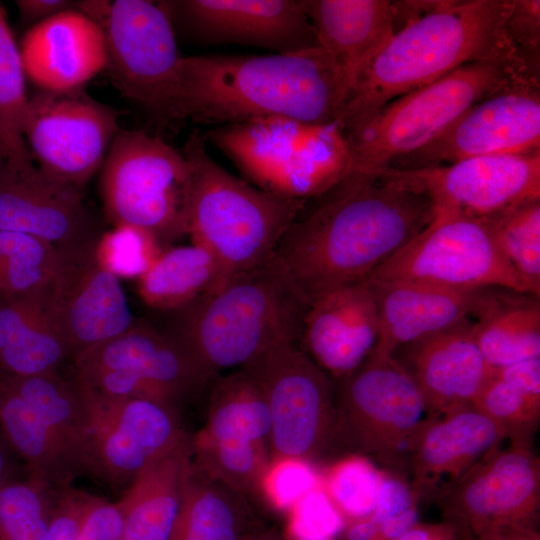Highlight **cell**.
Masks as SVG:
<instances>
[{"instance_id": "6da1fadb", "label": "cell", "mask_w": 540, "mask_h": 540, "mask_svg": "<svg viewBox=\"0 0 540 540\" xmlns=\"http://www.w3.org/2000/svg\"><path fill=\"white\" fill-rule=\"evenodd\" d=\"M433 215L427 195L388 177L353 172L305 203L274 256L310 306L364 281Z\"/></svg>"}, {"instance_id": "7a4b0ae2", "label": "cell", "mask_w": 540, "mask_h": 540, "mask_svg": "<svg viewBox=\"0 0 540 540\" xmlns=\"http://www.w3.org/2000/svg\"><path fill=\"white\" fill-rule=\"evenodd\" d=\"M348 93L340 66L320 46L264 56H181L175 109L180 125L266 117L324 125L338 122Z\"/></svg>"}, {"instance_id": "3957f363", "label": "cell", "mask_w": 540, "mask_h": 540, "mask_svg": "<svg viewBox=\"0 0 540 540\" xmlns=\"http://www.w3.org/2000/svg\"><path fill=\"white\" fill-rule=\"evenodd\" d=\"M511 1H442L397 31L349 92L338 119L343 132L466 64L513 58L525 65L505 31Z\"/></svg>"}, {"instance_id": "277c9868", "label": "cell", "mask_w": 540, "mask_h": 540, "mask_svg": "<svg viewBox=\"0 0 540 540\" xmlns=\"http://www.w3.org/2000/svg\"><path fill=\"white\" fill-rule=\"evenodd\" d=\"M309 305L273 256L169 311L163 330L210 381L283 342L299 344Z\"/></svg>"}, {"instance_id": "5b68a950", "label": "cell", "mask_w": 540, "mask_h": 540, "mask_svg": "<svg viewBox=\"0 0 540 540\" xmlns=\"http://www.w3.org/2000/svg\"><path fill=\"white\" fill-rule=\"evenodd\" d=\"M182 152L191 171L188 234L216 260L222 280L270 260L307 201L264 191L215 162L199 132Z\"/></svg>"}, {"instance_id": "8992f818", "label": "cell", "mask_w": 540, "mask_h": 540, "mask_svg": "<svg viewBox=\"0 0 540 540\" xmlns=\"http://www.w3.org/2000/svg\"><path fill=\"white\" fill-rule=\"evenodd\" d=\"M202 136L249 183L286 198L311 200L352 172L348 143L338 122L316 125L266 117L212 127Z\"/></svg>"}, {"instance_id": "52a82bcc", "label": "cell", "mask_w": 540, "mask_h": 540, "mask_svg": "<svg viewBox=\"0 0 540 540\" xmlns=\"http://www.w3.org/2000/svg\"><path fill=\"white\" fill-rule=\"evenodd\" d=\"M518 76L533 77L517 59L490 58L466 64L392 100L344 132L352 173L369 174L418 151Z\"/></svg>"}, {"instance_id": "ba28073f", "label": "cell", "mask_w": 540, "mask_h": 540, "mask_svg": "<svg viewBox=\"0 0 540 540\" xmlns=\"http://www.w3.org/2000/svg\"><path fill=\"white\" fill-rule=\"evenodd\" d=\"M190 184L183 152L143 130L121 129L100 169L109 221L148 231L161 244L188 234Z\"/></svg>"}, {"instance_id": "9c48e42d", "label": "cell", "mask_w": 540, "mask_h": 540, "mask_svg": "<svg viewBox=\"0 0 540 540\" xmlns=\"http://www.w3.org/2000/svg\"><path fill=\"white\" fill-rule=\"evenodd\" d=\"M85 13L103 29L105 70L119 93L143 108L158 125L179 127L175 96L177 37L159 1H89Z\"/></svg>"}, {"instance_id": "30bf717a", "label": "cell", "mask_w": 540, "mask_h": 540, "mask_svg": "<svg viewBox=\"0 0 540 540\" xmlns=\"http://www.w3.org/2000/svg\"><path fill=\"white\" fill-rule=\"evenodd\" d=\"M334 402L337 448L407 476L409 444L427 412L418 387L394 355L372 351L339 380Z\"/></svg>"}, {"instance_id": "8fae6325", "label": "cell", "mask_w": 540, "mask_h": 540, "mask_svg": "<svg viewBox=\"0 0 540 540\" xmlns=\"http://www.w3.org/2000/svg\"><path fill=\"white\" fill-rule=\"evenodd\" d=\"M366 279L528 294L484 221L444 212L434 213L422 231Z\"/></svg>"}, {"instance_id": "7c38bea8", "label": "cell", "mask_w": 540, "mask_h": 540, "mask_svg": "<svg viewBox=\"0 0 540 540\" xmlns=\"http://www.w3.org/2000/svg\"><path fill=\"white\" fill-rule=\"evenodd\" d=\"M243 367L260 381L266 395L270 458L296 457L314 463L337 448L329 376L297 342L280 343Z\"/></svg>"}, {"instance_id": "4fadbf2b", "label": "cell", "mask_w": 540, "mask_h": 540, "mask_svg": "<svg viewBox=\"0 0 540 540\" xmlns=\"http://www.w3.org/2000/svg\"><path fill=\"white\" fill-rule=\"evenodd\" d=\"M82 392L88 409L85 475L115 490L191 439L182 428L178 407L147 398Z\"/></svg>"}, {"instance_id": "5bb4252c", "label": "cell", "mask_w": 540, "mask_h": 540, "mask_svg": "<svg viewBox=\"0 0 540 540\" xmlns=\"http://www.w3.org/2000/svg\"><path fill=\"white\" fill-rule=\"evenodd\" d=\"M120 130L118 111L79 88L29 97L23 134L39 169L84 190Z\"/></svg>"}, {"instance_id": "9a60e30c", "label": "cell", "mask_w": 540, "mask_h": 540, "mask_svg": "<svg viewBox=\"0 0 540 540\" xmlns=\"http://www.w3.org/2000/svg\"><path fill=\"white\" fill-rule=\"evenodd\" d=\"M369 174L394 179L427 195L434 213L479 220L540 199V149L420 169L383 167Z\"/></svg>"}, {"instance_id": "2e32d148", "label": "cell", "mask_w": 540, "mask_h": 540, "mask_svg": "<svg viewBox=\"0 0 540 540\" xmlns=\"http://www.w3.org/2000/svg\"><path fill=\"white\" fill-rule=\"evenodd\" d=\"M97 240L58 250L41 292L46 320L72 358L122 334L135 321L119 278L97 257Z\"/></svg>"}, {"instance_id": "e0dca14e", "label": "cell", "mask_w": 540, "mask_h": 540, "mask_svg": "<svg viewBox=\"0 0 540 540\" xmlns=\"http://www.w3.org/2000/svg\"><path fill=\"white\" fill-rule=\"evenodd\" d=\"M539 147V79L518 76L473 105L432 142L387 167L428 168Z\"/></svg>"}, {"instance_id": "ac0fdd59", "label": "cell", "mask_w": 540, "mask_h": 540, "mask_svg": "<svg viewBox=\"0 0 540 540\" xmlns=\"http://www.w3.org/2000/svg\"><path fill=\"white\" fill-rule=\"evenodd\" d=\"M444 522L475 538L501 524L536 527L540 460L531 445L510 443L490 451L439 501Z\"/></svg>"}, {"instance_id": "d6986e66", "label": "cell", "mask_w": 540, "mask_h": 540, "mask_svg": "<svg viewBox=\"0 0 540 540\" xmlns=\"http://www.w3.org/2000/svg\"><path fill=\"white\" fill-rule=\"evenodd\" d=\"M176 37L197 45L237 44L277 54L318 47L303 0H163Z\"/></svg>"}, {"instance_id": "ffe728a7", "label": "cell", "mask_w": 540, "mask_h": 540, "mask_svg": "<svg viewBox=\"0 0 540 540\" xmlns=\"http://www.w3.org/2000/svg\"><path fill=\"white\" fill-rule=\"evenodd\" d=\"M0 229L41 239L58 250L96 241L84 190L0 156Z\"/></svg>"}, {"instance_id": "44dd1931", "label": "cell", "mask_w": 540, "mask_h": 540, "mask_svg": "<svg viewBox=\"0 0 540 540\" xmlns=\"http://www.w3.org/2000/svg\"><path fill=\"white\" fill-rule=\"evenodd\" d=\"M505 439V430L472 405L444 415L426 416L408 448L407 476L418 504L439 503Z\"/></svg>"}, {"instance_id": "7402d4cb", "label": "cell", "mask_w": 540, "mask_h": 540, "mask_svg": "<svg viewBox=\"0 0 540 540\" xmlns=\"http://www.w3.org/2000/svg\"><path fill=\"white\" fill-rule=\"evenodd\" d=\"M364 282L372 290L378 312L379 335L373 351L387 355L476 319L498 289L454 290L401 280Z\"/></svg>"}, {"instance_id": "603a6c76", "label": "cell", "mask_w": 540, "mask_h": 540, "mask_svg": "<svg viewBox=\"0 0 540 540\" xmlns=\"http://www.w3.org/2000/svg\"><path fill=\"white\" fill-rule=\"evenodd\" d=\"M474 321L399 348L397 361L409 373L425 403L427 416L471 406L492 374L475 338Z\"/></svg>"}, {"instance_id": "cb8c5ba5", "label": "cell", "mask_w": 540, "mask_h": 540, "mask_svg": "<svg viewBox=\"0 0 540 540\" xmlns=\"http://www.w3.org/2000/svg\"><path fill=\"white\" fill-rule=\"evenodd\" d=\"M378 335L374 296L362 281L332 291L309 306L299 346L328 376L339 381L367 359Z\"/></svg>"}, {"instance_id": "d4e9b609", "label": "cell", "mask_w": 540, "mask_h": 540, "mask_svg": "<svg viewBox=\"0 0 540 540\" xmlns=\"http://www.w3.org/2000/svg\"><path fill=\"white\" fill-rule=\"evenodd\" d=\"M19 49L26 78L43 91L83 88L107 63L102 27L78 8L33 25Z\"/></svg>"}, {"instance_id": "484cf974", "label": "cell", "mask_w": 540, "mask_h": 540, "mask_svg": "<svg viewBox=\"0 0 540 540\" xmlns=\"http://www.w3.org/2000/svg\"><path fill=\"white\" fill-rule=\"evenodd\" d=\"M73 363L74 372L134 373L176 407L210 382L169 335L144 320H135L122 334L78 353Z\"/></svg>"}, {"instance_id": "4316f807", "label": "cell", "mask_w": 540, "mask_h": 540, "mask_svg": "<svg viewBox=\"0 0 540 540\" xmlns=\"http://www.w3.org/2000/svg\"><path fill=\"white\" fill-rule=\"evenodd\" d=\"M303 1L318 45L333 55L350 92L395 34L391 1Z\"/></svg>"}, {"instance_id": "83f0119b", "label": "cell", "mask_w": 540, "mask_h": 540, "mask_svg": "<svg viewBox=\"0 0 540 540\" xmlns=\"http://www.w3.org/2000/svg\"><path fill=\"white\" fill-rule=\"evenodd\" d=\"M0 427L29 477L63 488L84 475L81 456L62 433L0 379Z\"/></svg>"}, {"instance_id": "f1b7e54d", "label": "cell", "mask_w": 540, "mask_h": 540, "mask_svg": "<svg viewBox=\"0 0 540 540\" xmlns=\"http://www.w3.org/2000/svg\"><path fill=\"white\" fill-rule=\"evenodd\" d=\"M191 439L155 462L128 485L117 501L123 514L119 540H169L191 464Z\"/></svg>"}, {"instance_id": "f546056e", "label": "cell", "mask_w": 540, "mask_h": 540, "mask_svg": "<svg viewBox=\"0 0 540 540\" xmlns=\"http://www.w3.org/2000/svg\"><path fill=\"white\" fill-rule=\"evenodd\" d=\"M262 528L246 494L207 477L191 462L169 540H251Z\"/></svg>"}, {"instance_id": "4dcf8cb0", "label": "cell", "mask_w": 540, "mask_h": 540, "mask_svg": "<svg viewBox=\"0 0 540 540\" xmlns=\"http://www.w3.org/2000/svg\"><path fill=\"white\" fill-rule=\"evenodd\" d=\"M477 345L491 369L540 357V303L533 295L494 291L474 321Z\"/></svg>"}, {"instance_id": "1f68e13d", "label": "cell", "mask_w": 540, "mask_h": 540, "mask_svg": "<svg viewBox=\"0 0 540 540\" xmlns=\"http://www.w3.org/2000/svg\"><path fill=\"white\" fill-rule=\"evenodd\" d=\"M270 429V412L263 386L242 367L213 380L206 423L195 436L269 446Z\"/></svg>"}, {"instance_id": "d6a6232c", "label": "cell", "mask_w": 540, "mask_h": 540, "mask_svg": "<svg viewBox=\"0 0 540 540\" xmlns=\"http://www.w3.org/2000/svg\"><path fill=\"white\" fill-rule=\"evenodd\" d=\"M221 280L214 257L192 243L162 249L138 278L137 291L148 307L169 312L185 306Z\"/></svg>"}, {"instance_id": "836d02e7", "label": "cell", "mask_w": 540, "mask_h": 540, "mask_svg": "<svg viewBox=\"0 0 540 540\" xmlns=\"http://www.w3.org/2000/svg\"><path fill=\"white\" fill-rule=\"evenodd\" d=\"M26 79L19 45L0 4V156L14 165L34 163L23 134L29 102Z\"/></svg>"}, {"instance_id": "e575fe53", "label": "cell", "mask_w": 540, "mask_h": 540, "mask_svg": "<svg viewBox=\"0 0 540 540\" xmlns=\"http://www.w3.org/2000/svg\"><path fill=\"white\" fill-rule=\"evenodd\" d=\"M194 468L248 495L258 491L270 461L269 446L256 442L215 441L191 437Z\"/></svg>"}, {"instance_id": "d590c367", "label": "cell", "mask_w": 540, "mask_h": 540, "mask_svg": "<svg viewBox=\"0 0 540 540\" xmlns=\"http://www.w3.org/2000/svg\"><path fill=\"white\" fill-rule=\"evenodd\" d=\"M521 278L528 294L540 295V199L482 220Z\"/></svg>"}, {"instance_id": "8d00e7d4", "label": "cell", "mask_w": 540, "mask_h": 540, "mask_svg": "<svg viewBox=\"0 0 540 540\" xmlns=\"http://www.w3.org/2000/svg\"><path fill=\"white\" fill-rule=\"evenodd\" d=\"M61 489L32 477L5 482L0 487V540H45Z\"/></svg>"}, {"instance_id": "74e56055", "label": "cell", "mask_w": 540, "mask_h": 540, "mask_svg": "<svg viewBox=\"0 0 540 540\" xmlns=\"http://www.w3.org/2000/svg\"><path fill=\"white\" fill-rule=\"evenodd\" d=\"M59 251L20 232L0 229V295L39 294L49 281Z\"/></svg>"}, {"instance_id": "f35d334b", "label": "cell", "mask_w": 540, "mask_h": 540, "mask_svg": "<svg viewBox=\"0 0 540 540\" xmlns=\"http://www.w3.org/2000/svg\"><path fill=\"white\" fill-rule=\"evenodd\" d=\"M321 485L345 523L370 515L376 505L381 468L370 458L347 453L320 470Z\"/></svg>"}, {"instance_id": "ab89813d", "label": "cell", "mask_w": 540, "mask_h": 540, "mask_svg": "<svg viewBox=\"0 0 540 540\" xmlns=\"http://www.w3.org/2000/svg\"><path fill=\"white\" fill-rule=\"evenodd\" d=\"M472 406L498 423L510 443L532 446L540 420V398L526 394L492 370Z\"/></svg>"}, {"instance_id": "60d3db41", "label": "cell", "mask_w": 540, "mask_h": 540, "mask_svg": "<svg viewBox=\"0 0 540 540\" xmlns=\"http://www.w3.org/2000/svg\"><path fill=\"white\" fill-rule=\"evenodd\" d=\"M70 352L46 317L0 351V376L27 377L56 371Z\"/></svg>"}, {"instance_id": "b9f144b4", "label": "cell", "mask_w": 540, "mask_h": 540, "mask_svg": "<svg viewBox=\"0 0 540 540\" xmlns=\"http://www.w3.org/2000/svg\"><path fill=\"white\" fill-rule=\"evenodd\" d=\"M160 245V241L148 231L118 225L99 236L96 254L100 262L119 279H138L162 251Z\"/></svg>"}, {"instance_id": "7bdbcfd3", "label": "cell", "mask_w": 540, "mask_h": 540, "mask_svg": "<svg viewBox=\"0 0 540 540\" xmlns=\"http://www.w3.org/2000/svg\"><path fill=\"white\" fill-rule=\"evenodd\" d=\"M321 484L320 470L296 457H273L258 491L274 509L287 513L307 492Z\"/></svg>"}, {"instance_id": "ee69618b", "label": "cell", "mask_w": 540, "mask_h": 540, "mask_svg": "<svg viewBox=\"0 0 540 540\" xmlns=\"http://www.w3.org/2000/svg\"><path fill=\"white\" fill-rule=\"evenodd\" d=\"M287 516L285 540H338L346 524L321 484L301 497Z\"/></svg>"}, {"instance_id": "f6af8a7d", "label": "cell", "mask_w": 540, "mask_h": 540, "mask_svg": "<svg viewBox=\"0 0 540 540\" xmlns=\"http://www.w3.org/2000/svg\"><path fill=\"white\" fill-rule=\"evenodd\" d=\"M505 31L529 71L539 77L540 1L512 0Z\"/></svg>"}, {"instance_id": "bcb514c9", "label": "cell", "mask_w": 540, "mask_h": 540, "mask_svg": "<svg viewBox=\"0 0 540 540\" xmlns=\"http://www.w3.org/2000/svg\"><path fill=\"white\" fill-rule=\"evenodd\" d=\"M94 495L71 485L60 490L45 540H75Z\"/></svg>"}, {"instance_id": "7dc6e473", "label": "cell", "mask_w": 540, "mask_h": 540, "mask_svg": "<svg viewBox=\"0 0 540 540\" xmlns=\"http://www.w3.org/2000/svg\"><path fill=\"white\" fill-rule=\"evenodd\" d=\"M122 525L123 514L119 503L95 496L75 540H119Z\"/></svg>"}, {"instance_id": "c3c4849f", "label": "cell", "mask_w": 540, "mask_h": 540, "mask_svg": "<svg viewBox=\"0 0 540 540\" xmlns=\"http://www.w3.org/2000/svg\"><path fill=\"white\" fill-rule=\"evenodd\" d=\"M493 372L526 394L540 398V357L493 369Z\"/></svg>"}, {"instance_id": "681fc988", "label": "cell", "mask_w": 540, "mask_h": 540, "mask_svg": "<svg viewBox=\"0 0 540 540\" xmlns=\"http://www.w3.org/2000/svg\"><path fill=\"white\" fill-rule=\"evenodd\" d=\"M15 3L21 19L33 25L77 8V3L67 0H17Z\"/></svg>"}, {"instance_id": "f907efd6", "label": "cell", "mask_w": 540, "mask_h": 540, "mask_svg": "<svg viewBox=\"0 0 540 540\" xmlns=\"http://www.w3.org/2000/svg\"><path fill=\"white\" fill-rule=\"evenodd\" d=\"M394 540H462L450 524L417 521Z\"/></svg>"}, {"instance_id": "816d5d0a", "label": "cell", "mask_w": 540, "mask_h": 540, "mask_svg": "<svg viewBox=\"0 0 540 540\" xmlns=\"http://www.w3.org/2000/svg\"><path fill=\"white\" fill-rule=\"evenodd\" d=\"M476 540H540L537 527L519 524H501L494 526L479 536Z\"/></svg>"}, {"instance_id": "f5cc1de1", "label": "cell", "mask_w": 540, "mask_h": 540, "mask_svg": "<svg viewBox=\"0 0 540 540\" xmlns=\"http://www.w3.org/2000/svg\"><path fill=\"white\" fill-rule=\"evenodd\" d=\"M251 540H285L283 535L274 528H262Z\"/></svg>"}, {"instance_id": "db71d44e", "label": "cell", "mask_w": 540, "mask_h": 540, "mask_svg": "<svg viewBox=\"0 0 540 540\" xmlns=\"http://www.w3.org/2000/svg\"><path fill=\"white\" fill-rule=\"evenodd\" d=\"M7 455L4 447L0 443V487L6 482V470H7Z\"/></svg>"}, {"instance_id": "11a10c76", "label": "cell", "mask_w": 540, "mask_h": 540, "mask_svg": "<svg viewBox=\"0 0 540 540\" xmlns=\"http://www.w3.org/2000/svg\"><path fill=\"white\" fill-rule=\"evenodd\" d=\"M462 540H476L475 538H464Z\"/></svg>"}, {"instance_id": "9f6ffc18", "label": "cell", "mask_w": 540, "mask_h": 540, "mask_svg": "<svg viewBox=\"0 0 540 540\" xmlns=\"http://www.w3.org/2000/svg\"><path fill=\"white\" fill-rule=\"evenodd\" d=\"M0 155H1V148H0Z\"/></svg>"}]
</instances>
